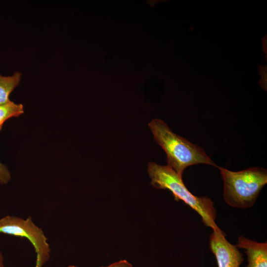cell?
Returning <instances> with one entry per match:
<instances>
[{
	"label": "cell",
	"instance_id": "11",
	"mask_svg": "<svg viewBox=\"0 0 267 267\" xmlns=\"http://www.w3.org/2000/svg\"><path fill=\"white\" fill-rule=\"evenodd\" d=\"M0 267H4V258L2 253L0 251Z\"/></svg>",
	"mask_w": 267,
	"mask_h": 267
},
{
	"label": "cell",
	"instance_id": "8",
	"mask_svg": "<svg viewBox=\"0 0 267 267\" xmlns=\"http://www.w3.org/2000/svg\"><path fill=\"white\" fill-rule=\"evenodd\" d=\"M24 113L22 104H16L11 100L0 105V131L4 122L12 117H18Z\"/></svg>",
	"mask_w": 267,
	"mask_h": 267
},
{
	"label": "cell",
	"instance_id": "4",
	"mask_svg": "<svg viewBox=\"0 0 267 267\" xmlns=\"http://www.w3.org/2000/svg\"><path fill=\"white\" fill-rule=\"evenodd\" d=\"M0 233L27 239L33 246L36 260L35 267H43L50 258V249L43 230L36 225L31 217L26 219L6 216L0 219Z\"/></svg>",
	"mask_w": 267,
	"mask_h": 267
},
{
	"label": "cell",
	"instance_id": "2",
	"mask_svg": "<svg viewBox=\"0 0 267 267\" xmlns=\"http://www.w3.org/2000/svg\"><path fill=\"white\" fill-rule=\"evenodd\" d=\"M148 126L154 139L167 154L168 166L180 176L186 167L193 165L204 164L218 167L202 148L176 134L163 121L154 119Z\"/></svg>",
	"mask_w": 267,
	"mask_h": 267
},
{
	"label": "cell",
	"instance_id": "7",
	"mask_svg": "<svg viewBox=\"0 0 267 267\" xmlns=\"http://www.w3.org/2000/svg\"><path fill=\"white\" fill-rule=\"evenodd\" d=\"M21 76L22 74L18 72H15L10 76H3L0 74V105L10 101L9 95L19 85Z\"/></svg>",
	"mask_w": 267,
	"mask_h": 267
},
{
	"label": "cell",
	"instance_id": "10",
	"mask_svg": "<svg viewBox=\"0 0 267 267\" xmlns=\"http://www.w3.org/2000/svg\"><path fill=\"white\" fill-rule=\"evenodd\" d=\"M132 265L127 260H121L119 262L113 263L107 267H132ZM68 267H79L73 265H69Z\"/></svg>",
	"mask_w": 267,
	"mask_h": 267
},
{
	"label": "cell",
	"instance_id": "3",
	"mask_svg": "<svg viewBox=\"0 0 267 267\" xmlns=\"http://www.w3.org/2000/svg\"><path fill=\"white\" fill-rule=\"evenodd\" d=\"M223 181V196L229 206L242 209L252 207L267 183V171L260 167H252L232 172L219 167Z\"/></svg>",
	"mask_w": 267,
	"mask_h": 267
},
{
	"label": "cell",
	"instance_id": "6",
	"mask_svg": "<svg viewBox=\"0 0 267 267\" xmlns=\"http://www.w3.org/2000/svg\"><path fill=\"white\" fill-rule=\"evenodd\" d=\"M236 246L245 250L248 262L246 267H267V242H258L241 236Z\"/></svg>",
	"mask_w": 267,
	"mask_h": 267
},
{
	"label": "cell",
	"instance_id": "5",
	"mask_svg": "<svg viewBox=\"0 0 267 267\" xmlns=\"http://www.w3.org/2000/svg\"><path fill=\"white\" fill-rule=\"evenodd\" d=\"M209 247L216 258L218 267H240L244 261L243 254L236 245L226 239L225 234L213 231L210 235Z\"/></svg>",
	"mask_w": 267,
	"mask_h": 267
},
{
	"label": "cell",
	"instance_id": "9",
	"mask_svg": "<svg viewBox=\"0 0 267 267\" xmlns=\"http://www.w3.org/2000/svg\"><path fill=\"white\" fill-rule=\"evenodd\" d=\"M10 179V173L7 166L0 162V184H7Z\"/></svg>",
	"mask_w": 267,
	"mask_h": 267
},
{
	"label": "cell",
	"instance_id": "1",
	"mask_svg": "<svg viewBox=\"0 0 267 267\" xmlns=\"http://www.w3.org/2000/svg\"><path fill=\"white\" fill-rule=\"evenodd\" d=\"M147 171L151 179V185L157 189L170 190L176 201L181 200L195 210L201 216L206 226L211 227L214 232L225 234L215 222L216 210L210 198L192 194L184 185L182 176L168 165L161 166L149 162Z\"/></svg>",
	"mask_w": 267,
	"mask_h": 267
}]
</instances>
